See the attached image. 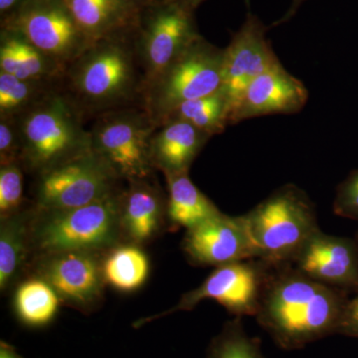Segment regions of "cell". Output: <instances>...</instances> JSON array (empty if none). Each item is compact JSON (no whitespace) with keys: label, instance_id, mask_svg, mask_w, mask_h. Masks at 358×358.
<instances>
[{"label":"cell","instance_id":"cell-1","mask_svg":"<svg viewBox=\"0 0 358 358\" xmlns=\"http://www.w3.org/2000/svg\"><path fill=\"white\" fill-rule=\"evenodd\" d=\"M345 301L336 288L282 266L273 268L256 317L275 345L300 350L336 334Z\"/></svg>","mask_w":358,"mask_h":358},{"label":"cell","instance_id":"cell-2","mask_svg":"<svg viewBox=\"0 0 358 358\" xmlns=\"http://www.w3.org/2000/svg\"><path fill=\"white\" fill-rule=\"evenodd\" d=\"M134 34L94 42L68 66L61 88L84 117L141 105L143 75Z\"/></svg>","mask_w":358,"mask_h":358},{"label":"cell","instance_id":"cell-3","mask_svg":"<svg viewBox=\"0 0 358 358\" xmlns=\"http://www.w3.org/2000/svg\"><path fill=\"white\" fill-rule=\"evenodd\" d=\"M14 119L21 166L37 176L92 150L84 115L61 85Z\"/></svg>","mask_w":358,"mask_h":358},{"label":"cell","instance_id":"cell-4","mask_svg":"<svg viewBox=\"0 0 358 358\" xmlns=\"http://www.w3.org/2000/svg\"><path fill=\"white\" fill-rule=\"evenodd\" d=\"M122 192L94 203L57 211L33 209L32 249L38 253L82 251L103 254L121 244Z\"/></svg>","mask_w":358,"mask_h":358},{"label":"cell","instance_id":"cell-5","mask_svg":"<svg viewBox=\"0 0 358 358\" xmlns=\"http://www.w3.org/2000/svg\"><path fill=\"white\" fill-rule=\"evenodd\" d=\"M243 216L257 259L274 267L292 265L303 245L320 230L312 200L292 183L278 188Z\"/></svg>","mask_w":358,"mask_h":358},{"label":"cell","instance_id":"cell-6","mask_svg":"<svg viewBox=\"0 0 358 358\" xmlns=\"http://www.w3.org/2000/svg\"><path fill=\"white\" fill-rule=\"evenodd\" d=\"M224 49L201 35L148 84L141 96L143 108L155 126L181 103L212 95L221 88Z\"/></svg>","mask_w":358,"mask_h":358},{"label":"cell","instance_id":"cell-7","mask_svg":"<svg viewBox=\"0 0 358 358\" xmlns=\"http://www.w3.org/2000/svg\"><path fill=\"white\" fill-rule=\"evenodd\" d=\"M157 127L147 110L129 107L98 115L90 131L92 152L120 180L150 178L155 166L150 141Z\"/></svg>","mask_w":358,"mask_h":358},{"label":"cell","instance_id":"cell-8","mask_svg":"<svg viewBox=\"0 0 358 358\" xmlns=\"http://www.w3.org/2000/svg\"><path fill=\"white\" fill-rule=\"evenodd\" d=\"M200 36L194 11L174 0L143 9L134 34L143 90Z\"/></svg>","mask_w":358,"mask_h":358},{"label":"cell","instance_id":"cell-9","mask_svg":"<svg viewBox=\"0 0 358 358\" xmlns=\"http://www.w3.org/2000/svg\"><path fill=\"white\" fill-rule=\"evenodd\" d=\"M274 268L261 259H250L215 268L200 286L183 294L174 307L136 320L134 327L140 329L148 322L171 313L192 310L203 300L217 301L236 317H256L266 285Z\"/></svg>","mask_w":358,"mask_h":358},{"label":"cell","instance_id":"cell-10","mask_svg":"<svg viewBox=\"0 0 358 358\" xmlns=\"http://www.w3.org/2000/svg\"><path fill=\"white\" fill-rule=\"evenodd\" d=\"M2 29L20 35L65 71L92 44L65 0H24L4 17Z\"/></svg>","mask_w":358,"mask_h":358},{"label":"cell","instance_id":"cell-11","mask_svg":"<svg viewBox=\"0 0 358 358\" xmlns=\"http://www.w3.org/2000/svg\"><path fill=\"white\" fill-rule=\"evenodd\" d=\"M37 176L35 209L39 211L66 210L94 203L117 192L120 180L92 150Z\"/></svg>","mask_w":358,"mask_h":358},{"label":"cell","instance_id":"cell-12","mask_svg":"<svg viewBox=\"0 0 358 358\" xmlns=\"http://www.w3.org/2000/svg\"><path fill=\"white\" fill-rule=\"evenodd\" d=\"M103 254L68 251L39 255L35 275L55 289L62 303L90 312L102 301Z\"/></svg>","mask_w":358,"mask_h":358},{"label":"cell","instance_id":"cell-13","mask_svg":"<svg viewBox=\"0 0 358 358\" xmlns=\"http://www.w3.org/2000/svg\"><path fill=\"white\" fill-rule=\"evenodd\" d=\"M267 30L262 21L249 13L224 48L220 91L229 103L231 115L247 87L280 62L267 38Z\"/></svg>","mask_w":358,"mask_h":358},{"label":"cell","instance_id":"cell-14","mask_svg":"<svg viewBox=\"0 0 358 358\" xmlns=\"http://www.w3.org/2000/svg\"><path fill=\"white\" fill-rule=\"evenodd\" d=\"M182 250L188 261L200 267L217 268L257 259L243 215L220 213L186 230Z\"/></svg>","mask_w":358,"mask_h":358},{"label":"cell","instance_id":"cell-15","mask_svg":"<svg viewBox=\"0 0 358 358\" xmlns=\"http://www.w3.org/2000/svg\"><path fill=\"white\" fill-rule=\"evenodd\" d=\"M308 100L305 84L278 62L247 87L233 110L230 124L263 115L296 114Z\"/></svg>","mask_w":358,"mask_h":358},{"label":"cell","instance_id":"cell-16","mask_svg":"<svg viewBox=\"0 0 358 358\" xmlns=\"http://www.w3.org/2000/svg\"><path fill=\"white\" fill-rule=\"evenodd\" d=\"M292 266L334 288L358 286V249L348 238L331 236L319 230L303 245Z\"/></svg>","mask_w":358,"mask_h":358},{"label":"cell","instance_id":"cell-17","mask_svg":"<svg viewBox=\"0 0 358 358\" xmlns=\"http://www.w3.org/2000/svg\"><path fill=\"white\" fill-rule=\"evenodd\" d=\"M166 217V199L150 178L129 181L121 195L122 237L141 245L154 239Z\"/></svg>","mask_w":358,"mask_h":358},{"label":"cell","instance_id":"cell-18","mask_svg":"<svg viewBox=\"0 0 358 358\" xmlns=\"http://www.w3.org/2000/svg\"><path fill=\"white\" fill-rule=\"evenodd\" d=\"M90 42L131 36L140 24V9L128 0H65Z\"/></svg>","mask_w":358,"mask_h":358},{"label":"cell","instance_id":"cell-19","mask_svg":"<svg viewBox=\"0 0 358 358\" xmlns=\"http://www.w3.org/2000/svg\"><path fill=\"white\" fill-rule=\"evenodd\" d=\"M210 138L188 122H164L157 127L150 141L152 164L164 176L188 173L193 162Z\"/></svg>","mask_w":358,"mask_h":358},{"label":"cell","instance_id":"cell-20","mask_svg":"<svg viewBox=\"0 0 358 358\" xmlns=\"http://www.w3.org/2000/svg\"><path fill=\"white\" fill-rule=\"evenodd\" d=\"M188 173L164 176L167 186L166 219L176 229H192L222 213L192 182Z\"/></svg>","mask_w":358,"mask_h":358},{"label":"cell","instance_id":"cell-21","mask_svg":"<svg viewBox=\"0 0 358 358\" xmlns=\"http://www.w3.org/2000/svg\"><path fill=\"white\" fill-rule=\"evenodd\" d=\"M33 210H21L0 218V289L6 292L17 281L32 249Z\"/></svg>","mask_w":358,"mask_h":358},{"label":"cell","instance_id":"cell-22","mask_svg":"<svg viewBox=\"0 0 358 358\" xmlns=\"http://www.w3.org/2000/svg\"><path fill=\"white\" fill-rule=\"evenodd\" d=\"M106 285L122 293L141 288L150 274V261L140 245L121 243L106 252L102 260Z\"/></svg>","mask_w":358,"mask_h":358},{"label":"cell","instance_id":"cell-23","mask_svg":"<svg viewBox=\"0 0 358 358\" xmlns=\"http://www.w3.org/2000/svg\"><path fill=\"white\" fill-rule=\"evenodd\" d=\"M61 303L60 296L51 285L34 275L18 285L14 294L13 308L21 324L38 329L51 324Z\"/></svg>","mask_w":358,"mask_h":358},{"label":"cell","instance_id":"cell-24","mask_svg":"<svg viewBox=\"0 0 358 358\" xmlns=\"http://www.w3.org/2000/svg\"><path fill=\"white\" fill-rule=\"evenodd\" d=\"M230 119L229 103L219 90L212 95L181 103L167 115L162 124L169 121L188 122L212 138L224 133L231 126Z\"/></svg>","mask_w":358,"mask_h":358},{"label":"cell","instance_id":"cell-25","mask_svg":"<svg viewBox=\"0 0 358 358\" xmlns=\"http://www.w3.org/2000/svg\"><path fill=\"white\" fill-rule=\"evenodd\" d=\"M60 85L20 79L0 71V117H17Z\"/></svg>","mask_w":358,"mask_h":358},{"label":"cell","instance_id":"cell-26","mask_svg":"<svg viewBox=\"0 0 358 358\" xmlns=\"http://www.w3.org/2000/svg\"><path fill=\"white\" fill-rule=\"evenodd\" d=\"M261 346V339L248 336L241 317H236L212 338L205 358H266Z\"/></svg>","mask_w":358,"mask_h":358},{"label":"cell","instance_id":"cell-27","mask_svg":"<svg viewBox=\"0 0 358 358\" xmlns=\"http://www.w3.org/2000/svg\"><path fill=\"white\" fill-rule=\"evenodd\" d=\"M22 169L20 162L0 166V218L22 210Z\"/></svg>","mask_w":358,"mask_h":358},{"label":"cell","instance_id":"cell-28","mask_svg":"<svg viewBox=\"0 0 358 358\" xmlns=\"http://www.w3.org/2000/svg\"><path fill=\"white\" fill-rule=\"evenodd\" d=\"M334 212L341 217L358 220V169L339 183L334 197Z\"/></svg>","mask_w":358,"mask_h":358},{"label":"cell","instance_id":"cell-29","mask_svg":"<svg viewBox=\"0 0 358 358\" xmlns=\"http://www.w3.org/2000/svg\"><path fill=\"white\" fill-rule=\"evenodd\" d=\"M20 162V141L14 117H0V166Z\"/></svg>","mask_w":358,"mask_h":358},{"label":"cell","instance_id":"cell-30","mask_svg":"<svg viewBox=\"0 0 358 358\" xmlns=\"http://www.w3.org/2000/svg\"><path fill=\"white\" fill-rule=\"evenodd\" d=\"M0 71L7 74L20 76V63L10 34L1 30L0 35Z\"/></svg>","mask_w":358,"mask_h":358},{"label":"cell","instance_id":"cell-31","mask_svg":"<svg viewBox=\"0 0 358 358\" xmlns=\"http://www.w3.org/2000/svg\"><path fill=\"white\" fill-rule=\"evenodd\" d=\"M336 334L358 336V296L345 301Z\"/></svg>","mask_w":358,"mask_h":358},{"label":"cell","instance_id":"cell-32","mask_svg":"<svg viewBox=\"0 0 358 358\" xmlns=\"http://www.w3.org/2000/svg\"><path fill=\"white\" fill-rule=\"evenodd\" d=\"M23 1L24 0H0V13H1V15L6 17L8 14L13 13Z\"/></svg>","mask_w":358,"mask_h":358},{"label":"cell","instance_id":"cell-33","mask_svg":"<svg viewBox=\"0 0 358 358\" xmlns=\"http://www.w3.org/2000/svg\"><path fill=\"white\" fill-rule=\"evenodd\" d=\"M305 1L306 0H293V1H292L291 6H289V10L287 11L284 16H282L281 20L278 21L277 23H274L273 26L282 24V23L288 22V21L291 20L292 17H293L294 14L296 13V11L299 10V8H300L301 4H303Z\"/></svg>","mask_w":358,"mask_h":358},{"label":"cell","instance_id":"cell-34","mask_svg":"<svg viewBox=\"0 0 358 358\" xmlns=\"http://www.w3.org/2000/svg\"><path fill=\"white\" fill-rule=\"evenodd\" d=\"M0 358H23L20 353L16 352L13 345L1 341L0 343Z\"/></svg>","mask_w":358,"mask_h":358},{"label":"cell","instance_id":"cell-35","mask_svg":"<svg viewBox=\"0 0 358 358\" xmlns=\"http://www.w3.org/2000/svg\"><path fill=\"white\" fill-rule=\"evenodd\" d=\"M128 1L141 11L143 9L147 8L148 6H154L155 3H159V2L164 1V0H128Z\"/></svg>","mask_w":358,"mask_h":358},{"label":"cell","instance_id":"cell-36","mask_svg":"<svg viewBox=\"0 0 358 358\" xmlns=\"http://www.w3.org/2000/svg\"><path fill=\"white\" fill-rule=\"evenodd\" d=\"M174 1H178L179 3L182 4V6L187 7V8L195 11V9H196L202 2L205 1V0H174Z\"/></svg>","mask_w":358,"mask_h":358},{"label":"cell","instance_id":"cell-37","mask_svg":"<svg viewBox=\"0 0 358 358\" xmlns=\"http://www.w3.org/2000/svg\"><path fill=\"white\" fill-rule=\"evenodd\" d=\"M357 249H358V237H357Z\"/></svg>","mask_w":358,"mask_h":358}]
</instances>
